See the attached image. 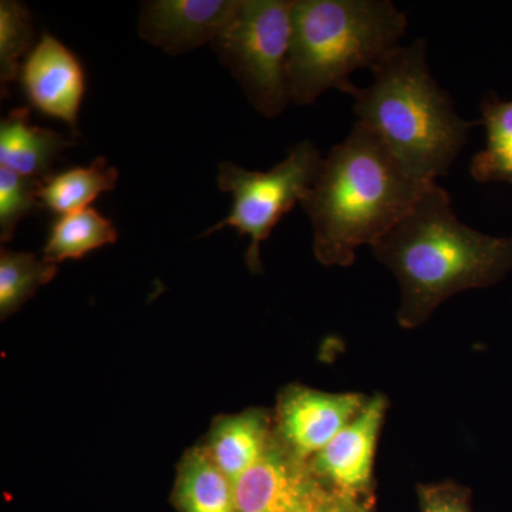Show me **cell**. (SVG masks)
Here are the masks:
<instances>
[{"label":"cell","instance_id":"obj_2","mask_svg":"<svg viewBox=\"0 0 512 512\" xmlns=\"http://www.w3.org/2000/svg\"><path fill=\"white\" fill-rule=\"evenodd\" d=\"M433 184L410 177L382 141L356 121L349 136L329 151L301 201L311 218L316 259L325 266L353 265L357 248L373 247Z\"/></svg>","mask_w":512,"mask_h":512},{"label":"cell","instance_id":"obj_8","mask_svg":"<svg viewBox=\"0 0 512 512\" xmlns=\"http://www.w3.org/2000/svg\"><path fill=\"white\" fill-rule=\"evenodd\" d=\"M332 491L278 439L234 483L235 512H313Z\"/></svg>","mask_w":512,"mask_h":512},{"label":"cell","instance_id":"obj_7","mask_svg":"<svg viewBox=\"0 0 512 512\" xmlns=\"http://www.w3.org/2000/svg\"><path fill=\"white\" fill-rule=\"evenodd\" d=\"M369 399L363 393L320 392L291 384L279 393L272 413L276 439L295 456L312 460L362 413Z\"/></svg>","mask_w":512,"mask_h":512},{"label":"cell","instance_id":"obj_13","mask_svg":"<svg viewBox=\"0 0 512 512\" xmlns=\"http://www.w3.org/2000/svg\"><path fill=\"white\" fill-rule=\"evenodd\" d=\"M72 141L50 128L33 126L30 110H13L0 123V167L45 181L64 148Z\"/></svg>","mask_w":512,"mask_h":512},{"label":"cell","instance_id":"obj_6","mask_svg":"<svg viewBox=\"0 0 512 512\" xmlns=\"http://www.w3.org/2000/svg\"><path fill=\"white\" fill-rule=\"evenodd\" d=\"M323 160L325 158L315 144L301 141L268 173L221 163L218 187L221 191L231 192L234 204L228 217L208 229L205 235L224 227L238 229L242 237L249 235L251 245L245 261L252 272L261 271L262 242L269 238L285 214L298 202L301 204L306 192L318 180Z\"/></svg>","mask_w":512,"mask_h":512},{"label":"cell","instance_id":"obj_3","mask_svg":"<svg viewBox=\"0 0 512 512\" xmlns=\"http://www.w3.org/2000/svg\"><path fill=\"white\" fill-rule=\"evenodd\" d=\"M373 82L355 87L357 121L369 128L404 171L433 184L450 171L477 124L461 119L429 69L426 42L400 46L377 64Z\"/></svg>","mask_w":512,"mask_h":512},{"label":"cell","instance_id":"obj_16","mask_svg":"<svg viewBox=\"0 0 512 512\" xmlns=\"http://www.w3.org/2000/svg\"><path fill=\"white\" fill-rule=\"evenodd\" d=\"M117 241L113 221L103 217L94 208H84L73 214L62 215L50 228L43 261L59 265L67 259H80L94 249Z\"/></svg>","mask_w":512,"mask_h":512},{"label":"cell","instance_id":"obj_9","mask_svg":"<svg viewBox=\"0 0 512 512\" xmlns=\"http://www.w3.org/2000/svg\"><path fill=\"white\" fill-rule=\"evenodd\" d=\"M387 410L384 394L370 397L362 413L309 460L313 473L332 493L375 503L376 450Z\"/></svg>","mask_w":512,"mask_h":512},{"label":"cell","instance_id":"obj_17","mask_svg":"<svg viewBox=\"0 0 512 512\" xmlns=\"http://www.w3.org/2000/svg\"><path fill=\"white\" fill-rule=\"evenodd\" d=\"M487 147L471 161V175L480 183L512 185V100L487 97L481 106Z\"/></svg>","mask_w":512,"mask_h":512},{"label":"cell","instance_id":"obj_11","mask_svg":"<svg viewBox=\"0 0 512 512\" xmlns=\"http://www.w3.org/2000/svg\"><path fill=\"white\" fill-rule=\"evenodd\" d=\"M237 0H151L144 2L138 33L170 55L214 43L234 13Z\"/></svg>","mask_w":512,"mask_h":512},{"label":"cell","instance_id":"obj_5","mask_svg":"<svg viewBox=\"0 0 512 512\" xmlns=\"http://www.w3.org/2000/svg\"><path fill=\"white\" fill-rule=\"evenodd\" d=\"M293 0H237L214 45L255 110L279 116L291 100L288 82Z\"/></svg>","mask_w":512,"mask_h":512},{"label":"cell","instance_id":"obj_18","mask_svg":"<svg viewBox=\"0 0 512 512\" xmlns=\"http://www.w3.org/2000/svg\"><path fill=\"white\" fill-rule=\"evenodd\" d=\"M57 265L26 252L2 248L0 252V316L2 320L18 312L40 286L49 284Z\"/></svg>","mask_w":512,"mask_h":512},{"label":"cell","instance_id":"obj_4","mask_svg":"<svg viewBox=\"0 0 512 512\" xmlns=\"http://www.w3.org/2000/svg\"><path fill=\"white\" fill-rule=\"evenodd\" d=\"M407 18L389 0H293L288 82L309 106L328 90L350 94V76L399 49Z\"/></svg>","mask_w":512,"mask_h":512},{"label":"cell","instance_id":"obj_15","mask_svg":"<svg viewBox=\"0 0 512 512\" xmlns=\"http://www.w3.org/2000/svg\"><path fill=\"white\" fill-rule=\"evenodd\" d=\"M119 171L110 167L106 158L99 157L89 167H74L63 173L50 175L39 190L43 208L62 215L89 208L101 192L114 190Z\"/></svg>","mask_w":512,"mask_h":512},{"label":"cell","instance_id":"obj_19","mask_svg":"<svg viewBox=\"0 0 512 512\" xmlns=\"http://www.w3.org/2000/svg\"><path fill=\"white\" fill-rule=\"evenodd\" d=\"M35 37L33 19L29 9L15 0L0 2V83L2 94L19 76L20 60L30 53ZM28 57V56H26Z\"/></svg>","mask_w":512,"mask_h":512},{"label":"cell","instance_id":"obj_14","mask_svg":"<svg viewBox=\"0 0 512 512\" xmlns=\"http://www.w3.org/2000/svg\"><path fill=\"white\" fill-rule=\"evenodd\" d=\"M171 500L180 512H235L234 484L204 446L188 450L178 464Z\"/></svg>","mask_w":512,"mask_h":512},{"label":"cell","instance_id":"obj_21","mask_svg":"<svg viewBox=\"0 0 512 512\" xmlns=\"http://www.w3.org/2000/svg\"><path fill=\"white\" fill-rule=\"evenodd\" d=\"M416 491L420 512H473L471 491L456 481L419 484Z\"/></svg>","mask_w":512,"mask_h":512},{"label":"cell","instance_id":"obj_1","mask_svg":"<svg viewBox=\"0 0 512 512\" xmlns=\"http://www.w3.org/2000/svg\"><path fill=\"white\" fill-rule=\"evenodd\" d=\"M372 249L399 281L397 320L407 330L423 326L451 296L498 284L512 271V237L467 227L437 183Z\"/></svg>","mask_w":512,"mask_h":512},{"label":"cell","instance_id":"obj_20","mask_svg":"<svg viewBox=\"0 0 512 512\" xmlns=\"http://www.w3.org/2000/svg\"><path fill=\"white\" fill-rule=\"evenodd\" d=\"M43 180L23 177L0 167V239L9 242L23 218L43 210L39 190Z\"/></svg>","mask_w":512,"mask_h":512},{"label":"cell","instance_id":"obj_10","mask_svg":"<svg viewBox=\"0 0 512 512\" xmlns=\"http://www.w3.org/2000/svg\"><path fill=\"white\" fill-rule=\"evenodd\" d=\"M20 80L33 107L46 116L64 121L77 133L86 74L72 50L55 36L43 33L22 64Z\"/></svg>","mask_w":512,"mask_h":512},{"label":"cell","instance_id":"obj_12","mask_svg":"<svg viewBox=\"0 0 512 512\" xmlns=\"http://www.w3.org/2000/svg\"><path fill=\"white\" fill-rule=\"evenodd\" d=\"M274 439V414L249 409L218 417L204 447L215 466L234 484L265 456Z\"/></svg>","mask_w":512,"mask_h":512},{"label":"cell","instance_id":"obj_22","mask_svg":"<svg viewBox=\"0 0 512 512\" xmlns=\"http://www.w3.org/2000/svg\"><path fill=\"white\" fill-rule=\"evenodd\" d=\"M313 512H376V507L375 503H365L332 493Z\"/></svg>","mask_w":512,"mask_h":512}]
</instances>
